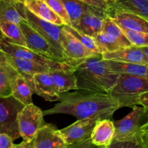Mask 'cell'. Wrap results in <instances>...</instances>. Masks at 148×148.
I'll return each instance as SVG.
<instances>
[{
    "instance_id": "8992f818",
    "label": "cell",
    "mask_w": 148,
    "mask_h": 148,
    "mask_svg": "<svg viewBox=\"0 0 148 148\" xmlns=\"http://www.w3.org/2000/svg\"><path fill=\"white\" fill-rule=\"evenodd\" d=\"M43 113L33 103L25 106L18 115V128L23 141L31 142L37 132L46 124Z\"/></svg>"
},
{
    "instance_id": "f6af8a7d",
    "label": "cell",
    "mask_w": 148,
    "mask_h": 148,
    "mask_svg": "<svg viewBox=\"0 0 148 148\" xmlns=\"http://www.w3.org/2000/svg\"><path fill=\"white\" fill-rule=\"evenodd\" d=\"M108 148H111V147H108Z\"/></svg>"
},
{
    "instance_id": "f1b7e54d",
    "label": "cell",
    "mask_w": 148,
    "mask_h": 148,
    "mask_svg": "<svg viewBox=\"0 0 148 148\" xmlns=\"http://www.w3.org/2000/svg\"><path fill=\"white\" fill-rule=\"evenodd\" d=\"M63 27L65 30H67L68 32H69L72 36H75L86 49L90 51L91 52L94 53H101L98 47H97L94 38L78 31L77 30L74 28L73 27H72L69 25H64Z\"/></svg>"
},
{
    "instance_id": "ac0fdd59",
    "label": "cell",
    "mask_w": 148,
    "mask_h": 148,
    "mask_svg": "<svg viewBox=\"0 0 148 148\" xmlns=\"http://www.w3.org/2000/svg\"><path fill=\"white\" fill-rule=\"evenodd\" d=\"M22 20H26V17L25 5L20 0H0V23L19 24Z\"/></svg>"
},
{
    "instance_id": "d590c367",
    "label": "cell",
    "mask_w": 148,
    "mask_h": 148,
    "mask_svg": "<svg viewBox=\"0 0 148 148\" xmlns=\"http://www.w3.org/2000/svg\"><path fill=\"white\" fill-rule=\"evenodd\" d=\"M139 105L143 106L145 109V114L148 116V91L145 92L140 96Z\"/></svg>"
},
{
    "instance_id": "d4e9b609",
    "label": "cell",
    "mask_w": 148,
    "mask_h": 148,
    "mask_svg": "<svg viewBox=\"0 0 148 148\" xmlns=\"http://www.w3.org/2000/svg\"><path fill=\"white\" fill-rule=\"evenodd\" d=\"M101 32L107 33L114 38L121 48H127L132 45L124 34L121 27L109 16L107 15V17L104 18Z\"/></svg>"
},
{
    "instance_id": "277c9868",
    "label": "cell",
    "mask_w": 148,
    "mask_h": 148,
    "mask_svg": "<svg viewBox=\"0 0 148 148\" xmlns=\"http://www.w3.org/2000/svg\"><path fill=\"white\" fill-rule=\"evenodd\" d=\"M25 105L13 96L0 98V134H6L13 140L20 137L18 115Z\"/></svg>"
},
{
    "instance_id": "2e32d148",
    "label": "cell",
    "mask_w": 148,
    "mask_h": 148,
    "mask_svg": "<svg viewBox=\"0 0 148 148\" xmlns=\"http://www.w3.org/2000/svg\"><path fill=\"white\" fill-rule=\"evenodd\" d=\"M34 93L47 101H59L60 93L58 92L49 72L33 75Z\"/></svg>"
},
{
    "instance_id": "ffe728a7",
    "label": "cell",
    "mask_w": 148,
    "mask_h": 148,
    "mask_svg": "<svg viewBox=\"0 0 148 148\" xmlns=\"http://www.w3.org/2000/svg\"><path fill=\"white\" fill-rule=\"evenodd\" d=\"M49 73L59 93L77 90L74 69H53Z\"/></svg>"
},
{
    "instance_id": "52a82bcc",
    "label": "cell",
    "mask_w": 148,
    "mask_h": 148,
    "mask_svg": "<svg viewBox=\"0 0 148 148\" xmlns=\"http://www.w3.org/2000/svg\"><path fill=\"white\" fill-rule=\"evenodd\" d=\"M131 112L121 119L114 121L115 136L114 141H127L132 140L141 134L142 121L146 115L143 106L138 105L132 107Z\"/></svg>"
},
{
    "instance_id": "e575fe53",
    "label": "cell",
    "mask_w": 148,
    "mask_h": 148,
    "mask_svg": "<svg viewBox=\"0 0 148 148\" xmlns=\"http://www.w3.org/2000/svg\"><path fill=\"white\" fill-rule=\"evenodd\" d=\"M68 148H100L99 147H97L95 145H93L91 142L90 138L88 140L82 141L81 143H75V144L70 145H69Z\"/></svg>"
},
{
    "instance_id": "83f0119b",
    "label": "cell",
    "mask_w": 148,
    "mask_h": 148,
    "mask_svg": "<svg viewBox=\"0 0 148 148\" xmlns=\"http://www.w3.org/2000/svg\"><path fill=\"white\" fill-rule=\"evenodd\" d=\"M94 40L101 54L104 53L116 51L121 49L118 42L114 38L103 32H101L95 36Z\"/></svg>"
},
{
    "instance_id": "8fae6325",
    "label": "cell",
    "mask_w": 148,
    "mask_h": 148,
    "mask_svg": "<svg viewBox=\"0 0 148 148\" xmlns=\"http://www.w3.org/2000/svg\"><path fill=\"white\" fill-rule=\"evenodd\" d=\"M98 119H78L76 122L62 130H59L61 135L67 145L81 143L90 138Z\"/></svg>"
},
{
    "instance_id": "b9f144b4",
    "label": "cell",
    "mask_w": 148,
    "mask_h": 148,
    "mask_svg": "<svg viewBox=\"0 0 148 148\" xmlns=\"http://www.w3.org/2000/svg\"><path fill=\"white\" fill-rule=\"evenodd\" d=\"M145 77L147 78V79H148V67H147V72H146L145 74Z\"/></svg>"
},
{
    "instance_id": "3957f363",
    "label": "cell",
    "mask_w": 148,
    "mask_h": 148,
    "mask_svg": "<svg viewBox=\"0 0 148 148\" xmlns=\"http://www.w3.org/2000/svg\"><path fill=\"white\" fill-rule=\"evenodd\" d=\"M147 91L148 79L145 77L121 75L108 95L121 108L139 105L140 96Z\"/></svg>"
},
{
    "instance_id": "f546056e",
    "label": "cell",
    "mask_w": 148,
    "mask_h": 148,
    "mask_svg": "<svg viewBox=\"0 0 148 148\" xmlns=\"http://www.w3.org/2000/svg\"><path fill=\"white\" fill-rule=\"evenodd\" d=\"M121 28L122 29L123 32L129 40L131 42L132 44L138 47H144V46L148 47V33L134 31L123 27Z\"/></svg>"
},
{
    "instance_id": "d6986e66",
    "label": "cell",
    "mask_w": 148,
    "mask_h": 148,
    "mask_svg": "<svg viewBox=\"0 0 148 148\" xmlns=\"http://www.w3.org/2000/svg\"><path fill=\"white\" fill-rule=\"evenodd\" d=\"M119 25L123 28L148 33V20L136 14L117 12L109 14Z\"/></svg>"
},
{
    "instance_id": "1f68e13d",
    "label": "cell",
    "mask_w": 148,
    "mask_h": 148,
    "mask_svg": "<svg viewBox=\"0 0 148 148\" xmlns=\"http://www.w3.org/2000/svg\"><path fill=\"white\" fill-rule=\"evenodd\" d=\"M51 9L63 20L64 25L70 24L69 17L65 10L62 0H44Z\"/></svg>"
},
{
    "instance_id": "5b68a950",
    "label": "cell",
    "mask_w": 148,
    "mask_h": 148,
    "mask_svg": "<svg viewBox=\"0 0 148 148\" xmlns=\"http://www.w3.org/2000/svg\"><path fill=\"white\" fill-rule=\"evenodd\" d=\"M0 49L7 54L10 55L13 57L34 61L43 66L50 68L52 70L58 69H74L75 68L66 63L56 62V61L48 59L25 46L14 44L7 40L1 32H0Z\"/></svg>"
},
{
    "instance_id": "60d3db41",
    "label": "cell",
    "mask_w": 148,
    "mask_h": 148,
    "mask_svg": "<svg viewBox=\"0 0 148 148\" xmlns=\"http://www.w3.org/2000/svg\"><path fill=\"white\" fill-rule=\"evenodd\" d=\"M143 135H144V138H145V143H146V145H147V147L148 148V136L145 135V134H143Z\"/></svg>"
},
{
    "instance_id": "7bdbcfd3",
    "label": "cell",
    "mask_w": 148,
    "mask_h": 148,
    "mask_svg": "<svg viewBox=\"0 0 148 148\" xmlns=\"http://www.w3.org/2000/svg\"><path fill=\"white\" fill-rule=\"evenodd\" d=\"M108 1H109L110 2H111V1H114V0H108Z\"/></svg>"
},
{
    "instance_id": "30bf717a",
    "label": "cell",
    "mask_w": 148,
    "mask_h": 148,
    "mask_svg": "<svg viewBox=\"0 0 148 148\" xmlns=\"http://www.w3.org/2000/svg\"><path fill=\"white\" fill-rule=\"evenodd\" d=\"M60 43L64 56L73 66L83 59L97 54L86 49L75 36L65 30L63 25L60 33Z\"/></svg>"
},
{
    "instance_id": "603a6c76",
    "label": "cell",
    "mask_w": 148,
    "mask_h": 148,
    "mask_svg": "<svg viewBox=\"0 0 148 148\" xmlns=\"http://www.w3.org/2000/svg\"><path fill=\"white\" fill-rule=\"evenodd\" d=\"M7 54V53H6ZM8 64L20 75H33L38 73H47L51 71L50 68L31 60L17 59L7 54Z\"/></svg>"
},
{
    "instance_id": "9a60e30c",
    "label": "cell",
    "mask_w": 148,
    "mask_h": 148,
    "mask_svg": "<svg viewBox=\"0 0 148 148\" xmlns=\"http://www.w3.org/2000/svg\"><path fill=\"white\" fill-rule=\"evenodd\" d=\"M115 127L111 119H100L96 122L90 136L93 145L99 147H108L114 140Z\"/></svg>"
},
{
    "instance_id": "7402d4cb",
    "label": "cell",
    "mask_w": 148,
    "mask_h": 148,
    "mask_svg": "<svg viewBox=\"0 0 148 148\" xmlns=\"http://www.w3.org/2000/svg\"><path fill=\"white\" fill-rule=\"evenodd\" d=\"M106 66L113 73L117 75H127L145 77L147 72V64L129 63L114 60H104Z\"/></svg>"
},
{
    "instance_id": "74e56055",
    "label": "cell",
    "mask_w": 148,
    "mask_h": 148,
    "mask_svg": "<svg viewBox=\"0 0 148 148\" xmlns=\"http://www.w3.org/2000/svg\"><path fill=\"white\" fill-rule=\"evenodd\" d=\"M16 148H34V147H33V141L29 142V143L23 141L22 143H20V144L17 145V147H16Z\"/></svg>"
},
{
    "instance_id": "ab89813d",
    "label": "cell",
    "mask_w": 148,
    "mask_h": 148,
    "mask_svg": "<svg viewBox=\"0 0 148 148\" xmlns=\"http://www.w3.org/2000/svg\"><path fill=\"white\" fill-rule=\"evenodd\" d=\"M143 50V53H145V56L147 57V59H148V47L147 46H144V47H140Z\"/></svg>"
},
{
    "instance_id": "f35d334b",
    "label": "cell",
    "mask_w": 148,
    "mask_h": 148,
    "mask_svg": "<svg viewBox=\"0 0 148 148\" xmlns=\"http://www.w3.org/2000/svg\"><path fill=\"white\" fill-rule=\"evenodd\" d=\"M140 132H141L142 134L148 136V121L147 122L145 123V124H143V125L141 126Z\"/></svg>"
},
{
    "instance_id": "44dd1931",
    "label": "cell",
    "mask_w": 148,
    "mask_h": 148,
    "mask_svg": "<svg viewBox=\"0 0 148 148\" xmlns=\"http://www.w3.org/2000/svg\"><path fill=\"white\" fill-rule=\"evenodd\" d=\"M65 10L69 17L72 27H75L77 25L79 20L85 13L88 12H96L106 13V12L101 9L95 8L88 5L79 0H62Z\"/></svg>"
},
{
    "instance_id": "9c48e42d",
    "label": "cell",
    "mask_w": 148,
    "mask_h": 148,
    "mask_svg": "<svg viewBox=\"0 0 148 148\" xmlns=\"http://www.w3.org/2000/svg\"><path fill=\"white\" fill-rule=\"evenodd\" d=\"M25 12L26 17L25 21L36 31H37L45 40H47L48 43L61 56H63L66 59V58L64 56L63 52H62V49L60 43V33L62 25H57L53 24V23L46 21V20H43V19L39 18L37 16L33 14L31 12L29 11L25 7ZM66 61L70 64V63L66 59Z\"/></svg>"
},
{
    "instance_id": "ba28073f",
    "label": "cell",
    "mask_w": 148,
    "mask_h": 148,
    "mask_svg": "<svg viewBox=\"0 0 148 148\" xmlns=\"http://www.w3.org/2000/svg\"><path fill=\"white\" fill-rule=\"evenodd\" d=\"M22 32L25 38L27 47L33 51L56 62H64L69 64L66 59L61 56L37 31L34 30L25 20L19 23ZM70 65V64H69Z\"/></svg>"
},
{
    "instance_id": "5bb4252c",
    "label": "cell",
    "mask_w": 148,
    "mask_h": 148,
    "mask_svg": "<svg viewBox=\"0 0 148 148\" xmlns=\"http://www.w3.org/2000/svg\"><path fill=\"white\" fill-rule=\"evenodd\" d=\"M101 56L103 60H114L148 65V59L141 48L134 45L127 48H121L116 51L102 53Z\"/></svg>"
},
{
    "instance_id": "e0dca14e",
    "label": "cell",
    "mask_w": 148,
    "mask_h": 148,
    "mask_svg": "<svg viewBox=\"0 0 148 148\" xmlns=\"http://www.w3.org/2000/svg\"><path fill=\"white\" fill-rule=\"evenodd\" d=\"M106 17V13L88 12L82 16L77 25L74 28L94 38L102 31L103 23Z\"/></svg>"
},
{
    "instance_id": "ee69618b",
    "label": "cell",
    "mask_w": 148,
    "mask_h": 148,
    "mask_svg": "<svg viewBox=\"0 0 148 148\" xmlns=\"http://www.w3.org/2000/svg\"><path fill=\"white\" fill-rule=\"evenodd\" d=\"M100 148H108V147H100Z\"/></svg>"
},
{
    "instance_id": "7a4b0ae2",
    "label": "cell",
    "mask_w": 148,
    "mask_h": 148,
    "mask_svg": "<svg viewBox=\"0 0 148 148\" xmlns=\"http://www.w3.org/2000/svg\"><path fill=\"white\" fill-rule=\"evenodd\" d=\"M77 90L108 94L119 75L108 70L101 53L83 59L74 68Z\"/></svg>"
},
{
    "instance_id": "7c38bea8",
    "label": "cell",
    "mask_w": 148,
    "mask_h": 148,
    "mask_svg": "<svg viewBox=\"0 0 148 148\" xmlns=\"http://www.w3.org/2000/svg\"><path fill=\"white\" fill-rule=\"evenodd\" d=\"M34 148H68L59 130L52 124H46L35 135L33 140Z\"/></svg>"
},
{
    "instance_id": "4dcf8cb0",
    "label": "cell",
    "mask_w": 148,
    "mask_h": 148,
    "mask_svg": "<svg viewBox=\"0 0 148 148\" xmlns=\"http://www.w3.org/2000/svg\"><path fill=\"white\" fill-rule=\"evenodd\" d=\"M109 147L111 148H147L144 135L142 133L132 140L121 142L113 141Z\"/></svg>"
},
{
    "instance_id": "836d02e7",
    "label": "cell",
    "mask_w": 148,
    "mask_h": 148,
    "mask_svg": "<svg viewBox=\"0 0 148 148\" xmlns=\"http://www.w3.org/2000/svg\"><path fill=\"white\" fill-rule=\"evenodd\" d=\"M14 140L6 134H0V148H16Z\"/></svg>"
},
{
    "instance_id": "4316f807",
    "label": "cell",
    "mask_w": 148,
    "mask_h": 148,
    "mask_svg": "<svg viewBox=\"0 0 148 148\" xmlns=\"http://www.w3.org/2000/svg\"><path fill=\"white\" fill-rule=\"evenodd\" d=\"M19 73L9 64L0 73V98H6L12 95V83Z\"/></svg>"
},
{
    "instance_id": "d6a6232c",
    "label": "cell",
    "mask_w": 148,
    "mask_h": 148,
    "mask_svg": "<svg viewBox=\"0 0 148 148\" xmlns=\"http://www.w3.org/2000/svg\"><path fill=\"white\" fill-rule=\"evenodd\" d=\"M88 5L95 8L101 9L106 12L109 7L110 1L108 0H79Z\"/></svg>"
},
{
    "instance_id": "484cf974",
    "label": "cell",
    "mask_w": 148,
    "mask_h": 148,
    "mask_svg": "<svg viewBox=\"0 0 148 148\" xmlns=\"http://www.w3.org/2000/svg\"><path fill=\"white\" fill-rule=\"evenodd\" d=\"M0 32L11 43L27 47L25 38L19 24L10 22L1 23Z\"/></svg>"
},
{
    "instance_id": "6da1fadb",
    "label": "cell",
    "mask_w": 148,
    "mask_h": 148,
    "mask_svg": "<svg viewBox=\"0 0 148 148\" xmlns=\"http://www.w3.org/2000/svg\"><path fill=\"white\" fill-rule=\"evenodd\" d=\"M59 101L51 108L43 111V115L62 114L74 116L77 119H112L114 113L120 108L117 101L108 94L79 90L60 93Z\"/></svg>"
},
{
    "instance_id": "4fadbf2b",
    "label": "cell",
    "mask_w": 148,
    "mask_h": 148,
    "mask_svg": "<svg viewBox=\"0 0 148 148\" xmlns=\"http://www.w3.org/2000/svg\"><path fill=\"white\" fill-rule=\"evenodd\" d=\"M117 12L131 13L148 20V0H114L109 3L106 14Z\"/></svg>"
},
{
    "instance_id": "8d00e7d4",
    "label": "cell",
    "mask_w": 148,
    "mask_h": 148,
    "mask_svg": "<svg viewBox=\"0 0 148 148\" xmlns=\"http://www.w3.org/2000/svg\"><path fill=\"white\" fill-rule=\"evenodd\" d=\"M9 66L7 59V54L0 49V73Z\"/></svg>"
},
{
    "instance_id": "cb8c5ba5",
    "label": "cell",
    "mask_w": 148,
    "mask_h": 148,
    "mask_svg": "<svg viewBox=\"0 0 148 148\" xmlns=\"http://www.w3.org/2000/svg\"><path fill=\"white\" fill-rule=\"evenodd\" d=\"M33 90L24 77L20 74L17 75L12 83V96L26 106L33 103Z\"/></svg>"
}]
</instances>
